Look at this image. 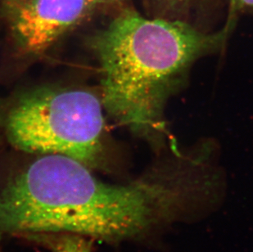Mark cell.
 <instances>
[{"label":"cell","instance_id":"cell-8","mask_svg":"<svg viewBox=\"0 0 253 252\" xmlns=\"http://www.w3.org/2000/svg\"><path fill=\"white\" fill-rule=\"evenodd\" d=\"M125 0H90L93 7H122Z\"/></svg>","mask_w":253,"mask_h":252},{"label":"cell","instance_id":"cell-2","mask_svg":"<svg viewBox=\"0 0 253 252\" xmlns=\"http://www.w3.org/2000/svg\"><path fill=\"white\" fill-rule=\"evenodd\" d=\"M222 30L205 33L189 22L143 17L125 7L91 39L101 69L102 103L119 124L152 143L168 135L165 109L193 65L225 48Z\"/></svg>","mask_w":253,"mask_h":252},{"label":"cell","instance_id":"cell-1","mask_svg":"<svg viewBox=\"0 0 253 252\" xmlns=\"http://www.w3.org/2000/svg\"><path fill=\"white\" fill-rule=\"evenodd\" d=\"M148 178L103 183L82 162L44 155L7 181L0 193V235L72 233L118 241L141 235L169 216L178 186Z\"/></svg>","mask_w":253,"mask_h":252},{"label":"cell","instance_id":"cell-7","mask_svg":"<svg viewBox=\"0 0 253 252\" xmlns=\"http://www.w3.org/2000/svg\"><path fill=\"white\" fill-rule=\"evenodd\" d=\"M229 7L226 23L222 28L228 38L235 26L238 16L243 12L253 11V0H229Z\"/></svg>","mask_w":253,"mask_h":252},{"label":"cell","instance_id":"cell-3","mask_svg":"<svg viewBox=\"0 0 253 252\" xmlns=\"http://www.w3.org/2000/svg\"><path fill=\"white\" fill-rule=\"evenodd\" d=\"M102 106V100L89 91H36L21 98L7 113V139L23 152L62 155L89 169L104 167Z\"/></svg>","mask_w":253,"mask_h":252},{"label":"cell","instance_id":"cell-5","mask_svg":"<svg viewBox=\"0 0 253 252\" xmlns=\"http://www.w3.org/2000/svg\"><path fill=\"white\" fill-rule=\"evenodd\" d=\"M25 237L43 244L52 252H91L92 243L83 236L72 233H36Z\"/></svg>","mask_w":253,"mask_h":252},{"label":"cell","instance_id":"cell-4","mask_svg":"<svg viewBox=\"0 0 253 252\" xmlns=\"http://www.w3.org/2000/svg\"><path fill=\"white\" fill-rule=\"evenodd\" d=\"M12 36L25 54L39 55L89 14L90 0H2Z\"/></svg>","mask_w":253,"mask_h":252},{"label":"cell","instance_id":"cell-6","mask_svg":"<svg viewBox=\"0 0 253 252\" xmlns=\"http://www.w3.org/2000/svg\"><path fill=\"white\" fill-rule=\"evenodd\" d=\"M203 0H153L157 17L183 21V17Z\"/></svg>","mask_w":253,"mask_h":252}]
</instances>
